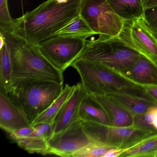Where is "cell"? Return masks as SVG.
<instances>
[{"mask_svg":"<svg viewBox=\"0 0 157 157\" xmlns=\"http://www.w3.org/2000/svg\"><path fill=\"white\" fill-rule=\"evenodd\" d=\"M117 37L157 67V34L143 17L126 21Z\"/></svg>","mask_w":157,"mask_h":157,"instance_id":"obj_9","label":"cell"},{"mask_svg":"<svg viewBox=\"0 0 157 157\" xmlns=\"http://www.w3.org/2000/svg\"><path fill=\"white\" fill-rule=\"evenodd\" d=\"M109 5L119 17L125 21L143 18V0H107Z\"/></svg>","mask_w":157,"mask_h":157,"instance_id":"obj_16","label":"cell"},{"mask_svg":"<svg viewBox=\"0 0 157 157\" xmlns=\"http://www.w3.org/2000/svg\"><path fill=\"white\" fill-rule=\"evenodd\" d=\"M56 1L59 3H64L68 1V0H56Z\"/></svg>","mask_w":157,"mask_h":157,"instance_id":"obj_30","label":"cell"},{"mask_svg":"<svg viewBox=\"0 0 157 157\" xmlns=\"http://www.w3.org/2000/svg\"><path fill=\"white\" fill-rule=\"evenodd\" d=\"M64 87L62 83L50 81H30L12 88L8 95L31 125L59 97Z\"/></svg>","mask_w":157,"mask_h":157,"instance_id":"obj_4","label":"cell"},{"mask_svg":"<svg viewBox=\"0 0 157 157\" xmlns=\"http://www.w3.org/2000/svg\"><path fill=\"white\" fill-rule=\"evenodd\" d=\"M14 25V20L9 11L8 0H0V31L12 33Z\"/></svg>","mask_w":157,"mask_h":157,"instance_id":"obj_25","label":"cell"},{"mask_svg":"<svg viewBox=\"0 0 157 157\" xmlns=\"http://www.w3.org/2000/svg\"><path fill=\"white\" fill-rule=\"evenodd\" d=\"M97 35L80 15L55 33L54 36H69L87 38Z\"/></svg>","mask_w":157,"mask_h":157,"instance_id":"obj_22","label":"cell"},{"mask_svg":"<svg viewBox=\"0 0 157 157\" xmlns=\"http://www.w3.org/2000/svg\"><path fill=\"white\" fill-rule=\"evenodd\" d=\"M133 126L157 132V105L151 106L143 113L134 115Z\"/></svg>","mask_w":157,"mask_h":157,"instance_id":"obj_23","label":"cell"},{"mask_svg":"<svg viewBox=\"0 0 157 157\" xmlns=\"http://www.w3.org/2000/svg\"><path fill=\"white\" fill-rule=\"evenodd\" d=\"M10 47L12 64V89L33 80L64 83L63 72L56 68L34 45L6 31H0ZM12 90V89H11Z\"/></svg>","mask_w":157,"mask_h":157,"instance_id":"obj_2","label":"cell"},{"mask_svg":"<svg viewBox=\"0 0 157 157\" xmlns=\"http://www.w3.org/2000/svg\"><path fill=\"white\" fill-rule=\"evenodd\" d=\"M81 0L59 3L47 0L34 10L14 20L13 35L37 46L79 15Z\"/></svg>","mask_w":157,"mask_h":157,"instance_id":"obj_1","label":"cell"},{"mask_svg":"<svg viewBox=\"0 0 157 157\" xmlns=\"http://www.w3.org/2000/svg\"><path fill=\"white\" fill-rule=\"evenodd\" d=\"M147 93L157 103V85L143 86Z\"/></svg>","mask_w":157,"mask_h":157,"instance_id":"obj_27","label":"cell"},{"mask_svg":"<svg viewBox=\"0 0 157 157\" xmlns=\"http://www.w3.org/2000/svg\"><path fill=\"white\" fill-rule=\"evenodd\" d=\"M86 94L82 83L75 85L69 98L56 118L52 135L63 131L80 119L81 105Z\"/></svg>","mask_w":157,"mask_h":157,"instance_id":"obj_12","label":"cell"},{"mask_svg":"<svg viewBox=\"0 0 157 157\" xmlns=\"http://www.w3.org/2000/svg\"><path fill=\"white\" fill-rule=\"evenodd\" d=\"M140 55L127 46L117 36L86 40L78 58L101 64L114 72L123 71L132 66Z\"/></svg>","mask_w":157,"mask_h":157,"instance_id":"obj_5","label":"cell"},{"mask_svg":"<svg viewBox=\"0 0 157 157\" xmlns=\"http://www.w3.org/2000/svg\"><path fill=\"white\" fill-rule=\"evenodd\" d=\"M105 111L110 125L129 127L134 124V116L110 95H90Z\"/></svg>","mask_w":157,"mask_h":157,"instance_id":"obj_15","label":"cell"},{"mask_svg":"<svg viewBox=\"0 0 157 157\" xmlns=\"http://www.w3.org/2000/svg\"><path fill=\"white\" fill-rule=\"evenodd\" d=\"M86 40L82 37L53 36L37 47L53 66L63 72L79 57Z\"/></svg>","mask_w":157,"mask_h":157,"instance_id":"obj_8","label":"cell"},{"mask_svg":"<svg viewBox=\"0 0 157 157\" xmlns=\"http://www.w3.org/2000/svg\"><path fill=\"white\" fill-rule=\"evenodd\" d=\"M32 126L33 130L30 134L11 140L29 153L48 155V140L53 134L54 124H41Z\"/></svg>","mask_w":157,"mask_h":157,"instance_id":"obj_11","label":"cell"},{"mask_svg":"<svg viewBox=\"0 0 157 157\" xmlns=\"http://www.w3.org/2000/svg\"><path fill=\"white\" fill-rule=\"evenodd\" d=\"M116 73L140 86L157 85V66L141 55L128 68Z\"/></svg>","mask_w":157,"mask_h":157,"instance_id":"obj_14","label":"cell"},{"mask_svg":"<svg viewBox=\"0 0 157 157\" xmlns=\"http://www.w3.org/2000/svg\"><path fill=\"white\" fill-rule=\"evenodd\" d=\"M80 15L100 37H116L126 21L115 13L107 0H81Z\"/></svg>","mask_w":157,"mask_h":157,"instance_id":"obj_6","label":"cell"},{"mask_svg":"<svg viewBox=\"0 0 157 157\" xmlns=\"http://www.w3.org/2000/svg\"><path fill=\"white\" fill-rule=\"evenodd\" d=\"M71 67L79 74L82 84L88 95L125 93L156 102L143 86L133 83L101 64L78 58Z\"/></svg>","mask_w":157,"mask_h":157,"instance_id":"obj_3","label":"cell"},{"mask_svg":"<svg viewBox=\"0 0 157 157\" xmlns=\"http://www.w3.org/2000/svg\"><path fill=\"white\" fill-rule=\"evenodd\" d=\"M82 123L85 132L92 141L124 150L146 137L157 133L135 126L116 127L93 121H82Z\"/></svg>","mask_w":157,"mask_h":157,"instance_id":"obj_7","label":"cell"},{"mask_svg":"<svg viewBox=\"0 0 157 157\" xmlns=\"http://www.w3.org/2000/svg\"><path fill=\"white\" fill-rule=\"evenodd\" d=\"M144 9L151 8L157 6V0H143Z\"/></svg>","mask_w":157,"mask_h":157,"instance_id":"obj_29","label":"cell"},{"mask_svg":"<svg viewBox=\"0 0 157 157\" xmlns=\"http://www.w3.org/2000/svg\"><path fill=\"white\" fill-rule=\"evenodd\" d=\"M112 148L113 147L101 142L92 141L75 153L73 157H103L106 151Z\"/></svg>","mask_w":157,"mask_h":157,"instance_id":"obj_24","label":"cell"},{"mask_svg":"<svg viewBox=\"0 0 157 157\" xmlns=\"http://www.w3.org/2000/svg\"><path fill=\"white\" fill-rule=\"evenodd\" d=\"M108 95L113 97L133 116L143 113L151 106L157 105L155 102L127 94L114 93Z\"/></svg>","mask_w":157,"mask_h":157,"instance_id":"obj_19","label":"cell"},{"mask_svg":"<svg viewBox=\"0 0 157 157\" xmlns=\"http://www.w3.org/2000/svg\"><path fill=\"white\" fill-rule=\"evenodd\" d=\"M74 87L75 85L70 86L69 84H66L59 97L44 112H43L33 121L31 126H34L41 124H54L56 118L69 98Z\"/></svg>","mask_w":157,"mask_h":157,"instance_id":"obj_17","label":"cell"},{"mask_svg":"<svg viewBox=\"0 0 157 157\" xmlns=\"http://www.w3.org/2000/svg\"><path fill=\"white\" fill-rule=\"evenodd\" d=\"M31 126L17 105L7 94L0 93V127L7 133Z\"/></svg>","mask_w":157,"mask_h":157,"instance_id":"obj_13","label":"cell"},{"mask_svg":"<svg viewBox=\"0 0 157 157\" xmlns=\"http://www.w3.org/2000/svg\"><path fill=\"white\" fill-rule=\"evenodd\" d=\"M124 149L113 147L110 149L106 151V153L104 155L103 157H120L121 153Z\"/></svg>","mask_w":157,"mask_h":157,"instance_id":"obj_28","label":"cell"},{"mask_svg":"<svg viewBox=\"0 0 157 157\" xmlns=\"http://www.w3.org/2000/svg\"><path fill=\"white\" fill-rule=\"evenodd\" d=\"M143 19L150 29L157 34V6L145 9Z\"/></svg>","mask_w":157,"mask_h":157,"instance_id":"obj_26","label":"cell"},{"mask_svg":"<svg viewBox=\"0 0 157 157\" xmlns=\"http://www.w3.org/2000/svg\"><path fill=\"white\" fill-rule=\"evenodd\" d=\"M12 64L10 47L5 43L0 48V83L1 92L8 95L12 89Z\"/></svg>","mask_w":157,"mask_h":157,"instance_id":"obj_21","label":"cell"},{"mask_svg":"<svg viewBox=\"0 0 157 157\" xmlns=\"http://www.w3.org/2000/svg\"><path fill=\"white\" fill-rule=\"evenodd\" d=\"M92 140L79 119L63 131L53 134L48 140V155L72 157Z\"/></svg>","mask_w":157,"mask_h":157,"instance_id":"obj_10","label":"cell"},{"mask_svg":"<svg viewBox=\"0 0 157 157\" xmlns=\"http://www.w3.org/2000/svg\"><path fill=\"white\" fill-rule=\"evenodd\" d=\"M79 119L82 121H93L102 124L110 125L105 111L90 95L87 94L81 105Z\"/></svg>","mask_w":157,"mask_h":157,"instance_id":"obj_18","label":"cell"},{"mask_svg":"<svg viewBox=\"0 0 157 157\" xmlns=\"http://www.w3.org/2000/svg\"><path fill=\"white\" fill-rule=\"evenodd\" d=\"M120 157H157V132L125 149Z\"/></svg>","mask_w":157,"mask_h":157,"instance_id":"obj_20","label":"cell"}]
</instances>
